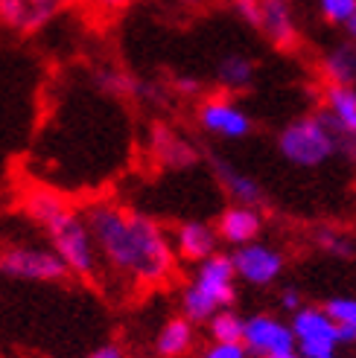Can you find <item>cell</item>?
<instances>
[{"instance_id": "obj_25", "label": "cell", "mask_w": 356, "mask_h": 358, "mask_svg": "<svg viewBox=\"0 0 356 358\" xmlns=\"http://www.w3.org/2000/svg\"><path fill=\"white\" fill-rule=\"evenodd\" d=\"M322 245H324L327 250H333V254H342V257H350V254H353L350 239H345V236H339V234H322Z\"/></svg>"}, {"instance_id": "obj_5", "label": "cell", "mask_w": 356, "mask_h": 358, "mask_svg": "<svg viewBox=\"0 0 356 358\" xmlns=\"http://www.w3.org/2000/svg\"><path fill=\"white\" fill-rule=\"evenodd\" d=\"M0 274L12 280H27V282H59L70 271L53 248L9 245V248H0Z\"/></svg>"}, {"instance_id": "obj_3", "label": "cell", "mask_w": 356, "mask_h": 358, "mask_svg": "<svg viewBox=\"0 0 356 358\" xmlns=\"http://www.w3.org/2000/svg\"><path fill=\"white\" fill-rule=\"evenodd\" d=\"M44 234L50 236V248L64 259L67 271L74 277H94L100 265V250L94 242V234L88 227V219L79 216L76 210H64L53 219Z\"/></svg>"}, {"instance_id": "obj_2", "label": "cell", "mask_w": 356, "mask_h": 358, "mask_svg": "<svg viewBox=\"0 0 356 358\" xmlns=\"http://www.w3.org/2000/svg\"><path fill=\"white\" fill-rule=\"evenodd\" d=\"M237 280V268L234 259L225 254H213L210 259L199 262L196 268V277L190 280V285L182 292V312L193 324H207V320L228 309L237 297L234 289Z\"/></svg>"}, {"instance_id": "obj_7", "label": "cell", "mask_w": 356, "mask_h": 358, "mask_svg": "<svg viewBox=\"0 0 356 358\" xmlns=\"http://www.w3.org/2000/svg\"><path fill=\"white\" fill-rule=\"evenodd\" d=\"M242 344L248 352L272 358L280 352H292L298 350V338L292 332V327H287L283 320L272 317V315H254L245 320V335Z\"/></svg>"}, {"instance_id": "obj_18", "label": "cell", "mask_w": 356, "mask_h": 358, "mask_svg": "<svg viewBox=\"0 0 356 358\" xmlns=\"http://www.w3.org/2000/svg\"><path fill=\"white\" fill-rule=\"evenodd\" d=\"M327 111L339 120L348 131L356 134V91L345 85H327Z\"/></svg>"}, {"instance_id": "obj_23", "label": "cell", "mask_w": 356, "mask_h": 358, "mask_svg": "<svg viewBox=\"0 0 356 358\" xmlns=\"http://www.w3.org/2000/svg\"><path fill=\"white\" fill-rule=\"evenodd\" d=\"M202 358H248V350H245V344H217L213 341L202 352Z\"/></svg>"}, {"instance_id": "obj_20", "label": "cell", "mask_w": 356, "mask_h": 358, "mask_svg": "<svg viewBox=\"0 0 356 358\" xmlns=\"http://www.w3.org/2000/svg\"><path fill=\"white\" fill-rule=\"evenodd\" d=\"M207 327H210V338L217 344H242V335H245V320L237 317L234 312H217L210 320H207Z\"/></svg>"}, {"instance_id": "obj_22", "label": "cell", "mask_w": 356, "mask_h": 358, "mask_svg": "<svg viewBox=\"0 0 356 358\" xmlns=\"http://www.w3.org/2000/svg\"><path fill=\"white\" fill-rule=\"evenodd\" d=\"M356 12V0H322V15L330 24H348Z\"/></svg>"}, {"instance_id": "obj_1", "label": "cell", "mask_w": 356, "mask_h": 358, "mask_svg": "<svg viewBox=\"0 0 356 358\" xmlns=\"http://www.w3.org/2000/svg\"><path fill=\"white\" fill-rule=\"evenodd\" d=\"M88 227L94 234L100 259L135 282H164L175 268V248L144 213L126 210L120 204L102 201L85 213Z\"/></svg>"}, {"instance_id": "obj_17", "label": "cell", "mask_w": 356, "mask_h": 358, "mask_svg": "<svg viewBox=\"0 0 356 358\" xmlns=\"http://www.w3.org/2000/svg\"><path fill=\"white\" fill-rule=\"evenodd\" d=\"M24 207H27V216L44 230L53 219L59 216V213H64V210H67V201L62 199V195L50 192V189H32V192L27 195Z\"/></svg>"}, {"instance_id": "obj_30", "label": "cell", "mask_w": 356, "mask_h": 358, "mask_svg": "<svg viewBox=\"0 0 356 358\" xmlns=\"http://www.w3.org/2000/svg\"><path fill=\"white\" fill-rule=\"evenodd\" d=\"M345 27H348V32H350V35H353V38H356V12L350 15V21H348Z\"/></svg>"}, {"instance_id": "obj_31", "label": "cell", "mask_w": 356, "mask_h": 358, "mask_svg": "<svg viewBox=\"0 0 356 358\" xmlns=\"http://www.w3.org/2000/svg\"><path fill=\"white\" fill-rule=\"evenodd\" d=\"M272 358H304V355H301L298 350H292V352H280V355H272Z\"/></svg>"}, {"instance_id": "obj_32", "label": "cell", "mask_w": 356, "mask_h": 358, "mask_svg": "<svg viewBox=\"0 0 356 358\" xmlns=\"http://www.w3.org/2000/svg\"><path fill=\"white\" fill-rule=\"evenodd\" d=\"M56 3H76V0H56Z\"/></svg>"}, {"instance_id": "obj_8", "label": "cell", "mask_w": 356, "mask_h": 358, "mask_svg": "<svg viewBox=\"0 0 356 358\" xmlns=\"http://www.w3.org/2000/svg\"><path fill=\"white\" fill-rule=\"evenodd\" d=\"M231 259H234L237 277L245 280V282H252V285H269L283 271V257L278 254L275 248L260 245V242L240 245Z\"/></svg>"}, {"instance_id": "obj_16", "label": "cell", "mask_w": 356, "mask_h": 358, "mask_svg": "<svg viewBox=\"0 0 356 358\" xmlns=\"http://www.w3.org/2000/svg\"><path fill=\"white\" fill-rule=\"evenodd\" d=\"M324 76L330 79V85H345L353 87L356 85V41L333 47L324 62H322Z\"/></svg>"}, {"instance_id": "obj_29", "label": "cell", "mask_w": 356, "mask_h": 358, "mask_svg": "<svg viewBox=\"0 0 356 358\" xmlns=\"http://www.w3.org/2000/svg\"><path fill=\"white\" fill-rule=\"evenodd\" d=\"M94 3H100L102 9H120V6H126L129 0H94Z\"/></svg>"}, {"instance_id": "obj_26", "label": "cell", "mask_w": 356, "mask_h": 358, "mask_svg": "<svg viewBox=\"0 0 356 358\" xmlns=\"http://www.w3.org/2000/svg\"><path fill=\"white\" fill-rule=\"evenodd\" d=\"M280 306L287 309V312H301V309H304V306H301V294L295 289H287V292L280 294Z\"/></svg>"}, {"instance_id": "obj_13", "label": "cell", "mask_w": 356, "mask_h": 358, "mask_svg": "<svg viewBox=\"0 0 356 358\" xmlns=\"http://www.w3.org/2000/svg\"><path fill=\"white\" fill-rule=\"evenodd\" d=\"M260 29L275 47L292 50L298 44V29L292 21V12L283 0H263L260 3Z\"/></svg>"}, {"instance_id": "obj_28", "label": "cell", "mask_w": 356, "mask_h": 358, "mask_svg": "<svg viewBox=\"0 0 356 358\" xmlns=\"http://www.w3.org/2000/svg\"><path fill=\"white\" fill-rule=\"evenodd\" d=\"M178 87H182L184 94H196V91H199V82H196V79H178Z\"/></svg>"}, {"instance_id": "obj_24", "label": "cell", "mask_w": 356, "mask_h": 358, "mask_svg": "<svg viewBox=\"0 0 356 358\" xmlns=\"http://www.w3.org/2000/svg\"><path fill=\"white\" fill-rule=\"evenodd\" d=\"M234 3H237V12L242 15V21L260 29V3L263 0H234Z\"/></svg>"}, {"instance_id": "obj_21", "label": "cell", "mask_w": 356, "mask_h": 358, "mask_svg": "<svg viewBox=\"0 0 356 358\" xmlns=\"http://www.w3.org/2000/svg\"><path fill=\"white\" fill-rule=\"evenodd\" d=\"M327 315L336 320V324H342V327L356 332V300H348V297L330 300L327 303Z\"/></svg>"}, {"instance_id": "obj_19", "label": "cell", "mask_w": 356, "mask_h": 358, "mask_svg": "<svg viewBox=\"0 0 356 358\" xmlns=\"http://www.w3.org/2000/svg\"><path fill=\"white\" fill-rule=\"evenodd\" d=\"M217 73H219L222 87H228V91H242V87H248L254 79V62L245 56H225L219 62Z\"/></svg>"}, {"instance_id": "obj_10", "label": "cell", "mask_w": 356, "mask_h": 358, "mask_svg": "<svg viewBox=\"0 0 356 358\" xmlns=\"http://www.w3.org/2000/svg\"><path fill=\"white\" fill-rule=\"evenodd\" d=\"M53 12H56V0H0V24L15 32L41 29Z\"/></svg>"}, {"instance_id": "obj_14", "label": "cell", "mask_w": 356, "mask_h": 358, "mask_svg": "<svg viewBox=\"0 0 356 358\" xmlns=\"http://www.w3.org/2000/svg\"><path fill=\"white\" fill-rule=\"evenodd\" d=\"M193 320H187L184 315L170 317L155 335V350L161 358H184L193 350Z\"/></svg>"}, {"instance_id": "obj_27", "label": "cell", "mask_w": 356, "mask_h": 358, "mask_svg": "<svg viewBox=\"0 0 356 358\" xmlns=\"http://www.w3.org/2000/svg\"><path fill=\"white\" fill-rule=\"evenodd\" d=\"M88 358H123V350L114 344H105V347H97Z\"/></svg>"}, {"instance_id": "obj_9", "label": "cell", "mask_w": 356, "mask_h": 358, "mask_svg": "<svg viewBox=\"0 0 356 358\" xmlns=\"http://www.w3.org/2000/svg\"><path fill=\"white\" fill-rule=\"evenodd\" d=\"M199 122L202 129L217 134V137H228V140H240L252 131V120L242 108H237L231 99L213 96L207 102H202L199 108Z\"/></svg>"}, {"instance_id": "obj_4", "label": "cell", "mask_w": 356, "mask_h": 358, "mask_svg": "<svg viewBox=\"0 0 356 358\" xmlns=\"http://www.w3.org/2000/svg\"><path fill=\"white\" fill-rule=\"evenodd\" d=\"M278 149L295 166H322L327 157L339 152V143L330 125L315 114L289 122L278 137Z\"/></svg>"}, {"instance_id": "obj_12", "label": "cell", "mask_w": 356, "mask_h": 358, "mask_svg": "<svg viewBox=\"0 0 356 358\" xmlns=\"http://www.w3.org/2000/svg\"><path fill=\"white\" fill-rule=\"evenodd\" d=\"M260 230H263V216H260V210L257 207H248V204H234V207H228L219 222H217V234L219 239L231 242V245H248V242H254L260 236Z\"/></svg>"}, {"instance_id": "obj_6", "label": "cell", "mask_w": 356, "mask_h": 358, "mask_svg": "<svg viewBox=\"0 0 356 358\" xmlns=\"http://www.w3.org/2000/svg\"><path fill=\"white\" fill-rule=\"evenodd\" d=\"M292 332L298 338V352L304 358H333L339 341V324L327 309H301L292 317Z\"/></svg>"}, {"instance_id": "obj_11", "label": "cell", "mask_w": 356, "mask_h": 358, "mask_svg": "<svg viewBox=\"0 0 356 358\" xmlns=\"http://www.w3.org/2000/svg\"><path fill=\"white\" fill-rule=\"evenodd\" d=\"M217 242L219 234L205 222H184L178 224L175 236H172V248L175 254L187 259V262H205L217 254Z\"/></svg>"}, {"instance_id": "obj_15", "label": "cell", "mask_w": 356, "mask_h": 358, "mask_svg": "<svg viewBox=\"0 0 356 358\" xmlns=\"http://www.w3.org/2000/svg\"><path fill=\"white\" fill-rule=\"evenodd\" d=\"M213 169H217V178L222 181L225 192L234 199L237 204H248V207H257L263 201V189L254 178H248L245 172H240L237 166L225 164V160H213Z\"/></svg>"}]
</instances>
